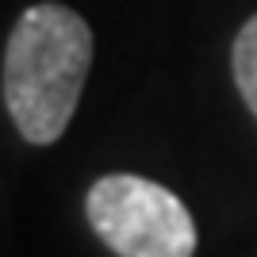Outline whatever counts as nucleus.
Here are the masks:
<instances>
[{
  "label": "nucleus",
  "mask_w": 257,
  "mask_h": 257,
  "mask_svg": "<svg viewBox=\"0 0 257 257\" xmlns=\"http://www.w3.org/2000/svg\"><path fill=\"white\" fill-rule=\"evenodd\" d=\"M92 69V27L65 4H31L8 35L4 107L31 146L65 135Z\"/></svg>",
  "instance_id": "nucleus-1"
},
{
  "label": "nucleus",
  "mask_w": 257,
  "mask_h": 257,
  "mask_svg": "<svg viewBox=\"0 0 257 257\" xmlns=\"http://www.w3.org/2000/svg\"><path fill=\"white\" fill-rule=\"evenodd\" d=\"M88 226L115 257H192L196 223L177 192L165 184L107 173L85 196Z\"/></svg>",
  "instance_id": "nucleus-2"
},
{
  "label": "nucleus",
  "mask_w": 257,
  "mask_h": 257,
  "mask_svg": "<svg viewBox=\"0 0 257 257\" xmlns=\"http://www.w3.org/2000/svg\"><path fill=\"white\" fill-rule=\"evenodd\" d=\"M230 69H234V85L246 100V107L257 119V12L242 23V31L234 39V54H230Z\"/></svg>",
  "instance_id": "nucleus-3"
}]
</instances>
